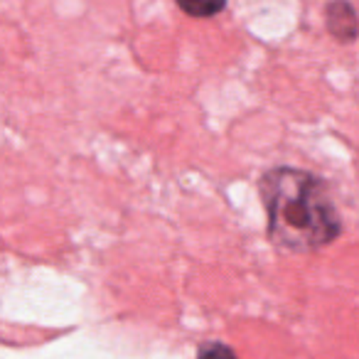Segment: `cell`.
I'll return each instance as SVG.
<instances>
[{
	"label": "cell",
	"mask_w": 359,
	"mask_h": 359,
	"mask_svg": "<svg viewBox=\"0 0 359 359\" xmlns=\"http://www.w3.org/2000/svg\"><path fill=\"white\" fill-rule=\"evenodd\" d=\"M325 22L327 32L339 42H354L359 37V15L347 0H332L325 11Z\"/></svg>",
	"instance_id": "7a4b0ae2"
},
{
	"label": "cell",
	"mask_w": 359,
	"mask_h": 359,
	"mask_svg": "<svg viewBox=\"0 0 359 359\" xmlns=\"http://www.w3.org/2000/svg\"><path fill=\"white\" fill-rule=\"evenodd\" d=\"M197 359H239L234 354V349L226 347L222 342H212V344H205L197 354Z\"/></svg>",
	"instance_id": "277c9868"
},
{
	"label": "cell",
	"mask_w": 359,
	"mask_h": 359,
	"mask_svg": "<svg viewBox=\"0 0 359 359\" xmlns=\"http://www.w3.org/2000/svg\"><path fill=\"white\" fill-rule=\"evenodd\" d=\"M177 6L192 18H212L224 11L226 0H177Z\"/></svg>",
	"instance_id": "3957f363"
},
{
	"label": "cell",
	"mask_w": 359,
	"mask_h": 359,
	"mask_svg": "<svg viewBox=\"0 0 359 359\" xmlns=\"http://www.w3.org/2000/svg\"><path fill=\"white\" fill-rule=\"evenodd\" d=\"M269 212V236L280 249L310 254L332 244L342 231L323 180L305 170L276 168L259 185Z\"/></svg>",
	"instance_id": "6da1fadb"
}]
</instances>
